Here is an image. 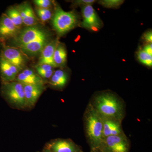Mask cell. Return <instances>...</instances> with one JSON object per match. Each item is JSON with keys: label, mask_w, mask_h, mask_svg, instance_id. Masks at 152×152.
<instances>
[{"label": "cell", "mask_w": 152, "mask_h": 152, "mask_svg": "<svg viewBox=\"0 0 152 152\" xmlns=\"http://www.w3.org/2000/svg\"><path fill=\"white\" fill-rule=\"evenodd\" d=\"M52 40V34L50 33L19 49L27 57L35 56L40 55L44 48Z\"/></svg>", "instance_id": "cell-10"}, {"label": "cell", "mask_w": 152, "mask_h": 152, "mask_svg": "<svg viewBox=\"0 0 152 152\" xmlns=\"http://www.w3.org/2000/svg\"><path fill=\"white\" fill-rule=\"evenodd\" d=\"M47 148L51 152H84L80 146L69 140H56L49 144Z\"/></svg>", "instance_id": "cell-13"}, {"label": "cell", "mask_w": 152, "mask_h": 152, "mask_svg": "<svg viewBox=\"0 0 152 152\" xmlns=\"http://www.w3.org/2000/svg\"><path fill=\"white\" fill-rule=\"evenodd\" d=\"M21 17L23 25L26 27L38 24V19L31 5L27 2L16 6Z\"/></svg>", "instance_id": "cell-15"}, {"label": "cell", "mask_w": 152, "mask_h": 152, "mask_svg": "<svg viewBox=\"0 0 152 152\" xmlns=\"http://www.w3.org/2000/svg\"><path fill=\"white\" fill-rule=\"evenodd\" d=\"M33 2L37 6V7L40 8L50 9L53 5V2L50 0H34Z\"/></svg>", "instance_id": "cell-25"}, {"label": "cell", "mask_w": 152, "mask_h": 152, "mask_svg": "<svg viewBox=\"0 0 152 152\" xmlns=\"http://www.w3.org/2000/svg\"><path fill=\"white\" fill-rule=\"evenodd\" d=\"M93 107L101 116L113 119L121 122L125 115L124 104L116 96L104 93L95 96Z\"/></svg>", "instance_id": "cell-1"}, {"label": "cell", "mask_w": 152, "mask_h": 152, "mask_svg": "<svg viewBox=\"0 0 152 152\" xmlns=\"http://www.w3.org/2000/svg\"><path fill=\"white\" fill-rule=\"evenodd\" d=\"M36 72L43 80L50 79L54 70L52 66L45 64H37L34 66Z\"/></svg>", "instance_id": "cell-21"}, {"label": "cell", "mask_w": 152, "mask_h": 152, "mask_svg": "<svg viewBox=\"0 0 152 152\" xmlns=\"http://www.w3.org/2000/svg\"><path fill=\"white\" fill-rule=\"evenodd\" d=\"M58 39L52 40L42 50L40 54L38 64H48L56 68L53 61V56L55 49L58 42Z\"/></svg>", "instance_id": "cell-17"}, {"label": "cell", "mask_w": 152, "mask_h": 152, "mask_svg": "<svg viewBox=\"0 0 152 152\" xmlns=\"http://www.w3.org/2000/svg\"><path fill=\"white\" fill-rule=\"evenodd\" d=\"M137 58L141 63L148 66H152V56L144 51L142 49H140L137 52Z\"/></svg>", "instance_id": "cell-23"}, {"label": "cell", "mask_w": 152, "mask_h": 152, "mask_svg": "<svg viewBox=\"0 0 152 152\" xmlns=\"http://www.w3.org/2000/svg\"><path fill=\"white\" fill-rule=\"evenodd\" d=\"M96 2L94 0H77V1H73V6H87L92 5Z\"/></svg>", "instance_id": "cell-26"}, {"label": "cell", "mask_w": 152, "mask_h": 152, "mask_svg": "<svg viewBox=\"0 0 152 152\" xmlns=\"http://www.w3.org/2000/svg\"><path fill=\"white\" fill-rule=\"evenodd\" d=\"M102 118L103 121V139L110 136L124 134L122 129L121 122L113 119L102 117Z\"/></svg>", "instance_id": "cell-16"}, {"label": "cell", "mask_w": 152, "mask_h": 152, "mask_svg": "<svg viewBox=\"0 0 152 152\" xmlns=\"http://www.w3.org/2000/svg\"><path fill=\"white\" fill-rule=\"evenodd\" d=\"M144 39L149 43H152V32L151 31H148L144 34Z\"/></svg>", "instance_id": "cell-27"}, {"label": "cell", "mask_w": 152, "mask_h": 152, "mask_svg": "<svg viewBox=\"0 0 152 152\" xmlns=\"http://www.w3.org/2000/svg\"><path fill=\"white\" fill-rule=\"evenodd\" d=\"M15 81L25 85H44L45 82L36 72L30 68L22 70L17 76Z\"/></svg>", "instance_id": "cell-14"}, {"label": "cell", "mask_w": 152, "mask_h": 152, "mask_svg": "<svg viewBox=\"0 0 152 152\" xmlns=\"http://www.w3.org/2000/svg\"><path fill=\"white\" fill-rule=\"evenodd\" d=\"M0 56L19 68L21 71L24 69L28 61V57L20 49L10 46L5 44H0Z\"/></svg>", "instance_id": "cell-7"}, {"label": "cell", "mask_w": 152, "mask_h": 152, "mask_svg": "<svg viewBox=\"0 0 152 152\" xmlns=\"http://www.w3.org/2000/svg\"><path fill=\"white\" fill-rule=\"evenodd\" d=\"M21 71L0 56V78L2 83L14 81Z\"/></svg>", "instance_id": "cell-11"}, {"label": "cell", "mask_w": 152, "mask_h": 152, "mask_svg": "<svg viewBox=\"0 0 152 152\" xmlns=\"http://www.w3.org/2000/svg\"><path fill=\"white\" fill-rule=\"evenodd\" d=\"M85 128L91 151H98L103 140L102 117L90 104L85 116Z\"/></svg>", "instance_id": "cell-2"}, {"label": "cell", "mask_w": 152, "mask_h": 152, "mask_svg": "<svg viewBox=\"0 0 152 152\" xmlns=\"http://www.w3.org/2000/svg\"><path fill=\"white\" fill-rule=\"evenodd\" d=\"M83 21L81 26L88 29L97 31L99 29L102 23L92 5L83 6L82 7Z\"/></svg>", "instance_id": "cell-8"}, {"label": "cell", "mask_w": 152, "mask_h": 152, "mask_svg": "<svg viewBox=\"0 0 152 152\" xmlns=\"http://www.w3.org/2000/svg\"><path fill=\"white\" fill-rule=\"evenodd\" d=\"M144 51L147 53L152 56V43H148L142 49Z\"/></svg>", "instance_id": "cell-28"}, {"label": "cell", "mask_w": 152, "mask_h": 152, "mask_svg": "<svg viewBox=\"0 0 152 152\" xmlns=\"http://www.w3.org/2000/svg\"><path fill=\"white\" fill-rule=\"evenodd\" d=\"M1 93L8 102L18 108L26 107L23 84L15 81L2 83Z\"/></svg>", "instance_id": "cell-4"}, {"label": "cell", "mask_w": 152, "mask_h": 152, "mask_svg": "<svg viewBox=\"0 0 152 152\" xmlns=\"http://www.w3.org/2000/svg\"><path fill=\"white\" fill-rule=\"evenodd\" d=\"M4 14L10 19L17 28L19 30L22 29V27L23 24L16 6L11 7L7 9Z\"/></svg>", "instance_id": "cell-20"}, {"label": "cell", "mask_w": 152, "mask_h": 152, "mask_svg": "<svg viewBox=\"0 0 152 152\" xmlns=\"http://www.w3.org/2000/svg\"><path fill=\"white\" fill-rule=\"evenodd\" d=\"M36 11L39 18L43 23L48 21L51 18L53 15V12L50 9H42L36 7Z\"/></svg>", "instance_id": "cell-22"}, {"label": "cell", "mask_w": 152, "mask_h": 152, "mask_svg": "<svg viewBox=\"0 0 152 152\" xmlns=\"http://www.w3.org/2000/svg\"><path fill=\"white\" fill-rule=\"evenodd\" d=\"M130 149L129 142L124 133L104 138L98 151L101 152H129Z\"/></svg>", "instance_id": "cell-6"}, {"label": "cell", "mask_w": 152, "mask_h": 152, "mask_svg": "<svg viewBox=\"0 0 152 152\" xmlns=\"http://www.w3.org/2000/svg\"><path fill=\"white\" fill-rule=\"evenodd\" d=\"M91 152H101L99 151H91Z\"/></svg>", "instance_id": "cell-30"}, {"label": "cell", "mask_w": 152, "mask_h": 152, "mask_svg": "<svg viewBox=\"0 0 152 152\" xmlns=\"http://www.w3.org/2000/svg\"><path fill=\"white\" fill-rule=\"evenodd\" d=\"M23 85L24 91L26 106L27 107H32L45 90V86L44 85Z\"/></svg>", "instance_id": "cell-12"}, {"label": "cell", "mask_w": 152, "mask_h": 152, "mask_svg": "<svg viewBox=\"0 0 152 152\" xmlns=\"http://www.w3.org/2000/svg\"><path fill=\"white\" fill-rule=\"evenodd\" d=\"M124 1L122 0H103L99 1L101 5L109 8H117L119 7L124 3Z\"/></svg>", "instance_id": "cell-24"}, {"label": "cell", "mask_w": 152, "mask_h": 152, "mask_svg": "<svg viewBox=\"0 0 152 152\" xmlns=\"http://www.w3.org/2000/svg\"><path fill=\"white\" fill-rule=\"evenodd\" d=\"M68 76L65 71L62 69L54 71L50 79V84L58 88L65 86L67 83Z\"/></svg>", "instance_id": "cell-19"}, {"label": "cell", "mask_w": 152, "mask_h": 152, "mask_svg": "<svg viewBox=\"0 0 152 152\" xmlns=\"http://www.w3.org/2000/svg\"><path fill=\"white\" fill-rule=\"evenodd\" d=\"M43 152H51L50 151V150L48 148H45V149L43 151Z\"/></svg>", "instance_id": "cell-29"}, {"label": "cell", "mask_w": 152, "mask_h": 152, "mask_svg": "<svg viewBox=\"0 0 152 152\" xmlns=\"http://www.w3.org/2000/svg\"><path fill=\"white\" fill-rule=\"evenodd\" d=\"M66 60L67 52L65 47L58 42L53 56V61L56 67H64L66 65Z\"/></svg>", "instance_id": "cell-18"}, {"label": "cell", "mask_w": 152, "mask_h": 152, "mask_svg": "<svg viewBox=\"0 0 152 152\" xmlns=\"http://www.w3.org/2000/svg\"><path fill=\"white\" fill-rule=\"evenodd\" d=\"M52 23L58 34L62 36L78 25L79 17L75 12H65L59 6H57L53 14Z\"/></svg>", "instance_id": "cell-3"}, {"label": "cell", "mask_w": 152, "mask_h": 152, "mask_svg": "<svg viewBox=\"0 0 152 152\" xmlns=\"http://www.w3.org/2000/svg\"><path fill=\"white\" fill-rule=\"evenodd\" d=\"M50 32L40 25L26 27L20 31L16 37L12 39V46L20 48L50 34Z\"/></svg>", "instance_id": "cell-5"}, {"label": "cell", "mask_w": 152, "mask_h": 152, "mask_svg": "<svg viewBox=\"0 0 152 152\" xmlns=\"http://www.w3.org/2000/svg\"><path fill=\"white\" fill-rule=\"evenodd\" d=\"M20 31L5 14H2L0 17V44H6L13 39Z\"/></svg>", "instance_id": "cell-9"}]
</instances>
